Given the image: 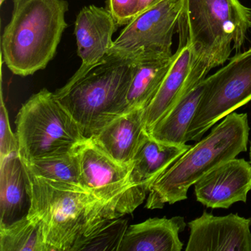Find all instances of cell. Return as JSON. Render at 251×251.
<instances>
[{"label":"cell","instance_id":"1","mask_svg":"<svg viewBox=\"0 0 251 251\" xmlns=\"http://www.w3.org/2000/svg\"><path fill=\"white\" fill-rule=\"evenodd\" d=\"M28 176L27 217L40 223L48 251H71L77 239L104 219L123 217L114 205L78 185Z\"/></svg>","mask_w":251,"mask_h":251},{"label":"cell","instance_id":"2","mask_svg":"<svg viewBox=\"0 0 251 251\" xmlns=\"http://www.w3.org/2000/svg\"><path fill=\"white\" fill-rule=\"evenodd\" d=\"M66 0H14L1 39L2 59L17 75L44 70L54 58L67 27Z\"/></svg>","mask_w":251,"mask_h":251},{"label":"cell","instance_id":"3","mask_svg":"<svg viewBox=\"0 0 251 251\" xmlns=\"http://www.w3.org/2000/svg\"><path fill=\"white\" fill-rule=\"evenodd\" d=\"M249 132L248 114L226 116L151 184L145 208H162L187 199L189 188L202 176L247 151Z\"/></svg>","mask_w":251,"mask_h":251},{"label":"cell","instance_id":"4","mask_svg":"<svg viewBox=\"0 0 251 251\" xmlns=\"http://www.w3.org/2000/svg\"><path fill=\"white\" fill-rule=\"evenodd\" d=\"M132 61L106 58L87 75L54 92L87 139L127 111Z\"/></svg>","mask_w":251,"mask_h":251},{"label":"cell","instance_id":"5","mask_svg":"<svg viewBox=\"0 0 251 251\" xmlns=\"http://www.w3.org/2000/svg\"><path fill=\"white\" fill-rule=\"evenodd\" d=\"M180 23L198 62L209 73L245 43L251 10L239 0H183Z\"/></svg>","mask_w":251,"mask_h":251},{"label":"cell","instance_id":"6","mask_svg":"<svg viewBox=\"0 0 251 251\" xmlns=\"http://www.w3.org/2000/svg\"><path fill=\"white\" fill-rule=\"evenodd\" d=\"M15 123L19 154L24 162L75 152L89 139L54 93L47 89L23 104Z\"/></svg>","mask_w":251,"mask_h":251},{"label":"cell","instance_id":"7","mask_svg":"<svg viewBox=\"0 0 251 251\" xmlns=\"http://www.w3.org/2000/svg\"><path fill=\"white\" fill-rule=\"evenodd\" d=\"M251 101V48L204 80V90L186 142H198L217 122Z\"/></svg>","mask_w":251,"mask_h":251},{"label":"cell","instance_id":"8","mask_svg":"<svg viewBox=\"0 0 251 251\" xmlns=\"http://www.w3.org/2000/svg\"><path fill=\"white\" fill-rule=\"evenodd\" d=\"M183 8V0H164L138 14L114 41L107 58L132 61L171 58Z\"/></svg>","mask_w":251,"mask_h":251},{"label":"cell","instance_id":"9","mask_svg":"<svg viewBox=\"0 0 251 251\" xmlns=\"http://www.w3.org/2000/svg\"><path fill=\"white\" fill-rule=\"evenodd\" d=\"M80 186L97 198L112 204L122 216L130 214L143 203L148 189L133 182V163L113 159L91 139L77 150Z\"/></svg>","mask_w":251,"mask_h":251},{"label":"cell","instance_id":"10","mask_svg":"<svg viewBox=\"0 0 251 251\" xmlns=\"http://www.w3.org/2000/svg\"><path fill=\"white\" fill-rule=\"evenodd\" d=\"M208 72L201 65L186 38H182L173 54L171 66L158 92L145 110L144 121L149 131L171 108L197 85L206 78Z\"/></svg>","mask_w":251,"mask_h":251},{"label":"cell","instance_id":"11","mask_svg":"<svg viewBox=\"0 0 251 251\" xmlns=\"http://www.w3.org/2000/svg\"><path fill=\"white\" fill-rule=\"evenodd\" d=\"M188 226L186 251H251V218L204 211Z\"/></svg>","mask_w":251,"mask_h":251},{"label":"cell","instance_id":"12","mask_svg":"<svg viewBox=\"0 0 251 251\" xmlns=\"http://www.w3.org/2000/svg\"><path fill=\"white\" fill-rule=\"evenodd\" d=\"M117 27L108 8L90 5L79 12L75 23V36L82 64L67 83L79 80L106 60Z\"/></svg>","mask_w":251,"mask_h":251},{"label":"cell","instance_id":"13","mask_svg":"<svg viewBox=\"0 0 251 251\" xmlns=\"http://www.w3.org/2000/svg\"><path fill=\"white\" fill-rule=\"evenodd\" d=\"M195 186L197 201L211 208H228L247 201L251 190V164L244 158H233L202 176Z\"/></svg>","mask_w":251,"mask_h":251},{"label":"cell","instance_id":"14","mask_svg":"<svg viewBox=\"0 0 251 251\" xmlns=\"http://www.w3.org/2000/svg\"><path fill=\"white\" fill-rule=\"evenodd\" d=\"M145 109L126 113L108 123L90 138L102 151L117 162L131 164L139 145L146 134Z\"/></svg>","mask_w":251,"mask_h":251},{"label":"cell","instance_id":"15","mask_svg":"<svg viewBox=\"0 0 251 251\" xmlns=\"http://www.w3.org/2000/svg\"><path fill=\"white\" fill-rule=\"evenodd\" d=\"M186 223L181 216L150 218L127 227L119 251H180L179 234Z\"/></svg>","mask_w":251,"mask_h":251},{"label":"cell","instance_id":"16","mask_svg":"<svg viewBox=\"0 0 251 251\" xmlns=\"http://www.w3.org/2000/svg\"><path fill=\"white\" fill-rule=\"evenodd\" d=\"M0 226L27 215L30 205L28 176L20 154L0 161Z\"/></svg>","mask_w":251,"mask_h":251},{"label":"cell","instance_id":"17","mask_svg":"<svg viewBox=\"0 0 251 251\" xmlns=\"http://www.w3.org/2000/svg\"><path fill=\"white\" fill-rule=\"evenodd\" d=\"M192 145L163 143L147 132L133 160L132 178L136 184L150 186Z\"/></svg>","mask_w":251,"mask_h":251},{"label":"cell","instance_id":"18","mask_svg":"<svg viewBox=\"0 0 251 251\" xmlns=\"http://www.w3.org/2000/svg\"><path fill=\"white\" fill-rule=\"evenodd\" d=\"M172 61L173 56L132 61L133 73L127 95V112L135 109H146L156 95Z\"/></svg>","mask_w":251,"mask_h":251},{"label":"cell","instance_id":"19","mask_svg":"<svg viewBox=\"0 0 251 251\" xmlns=\"http://www.w3.org/2000/svg\"><path fill=\"white\" fill-rule=\"evenodd\" d=\"M204 80L183 97L148 131L150 136L163 143L177 145L186 144V132L201 102L204 90Z\"/></svg>","mask_w":251,"mask_h":251},{"label":"cell","instance_id":"20","mask_svg":"<svg viewBox=\"0 0 251 251\" xmlns=\"http://www.w3.org/2000/svg\"><path fill=\"white\" fill-rule=\"evenodd\" d=\"M0 251H48L40 223L27 215L0 226Z\"/></svg>","mask_w":251,"mask_h":251},{"label":"cell","instance_id":"21","mask_svg":"<svg viewBox=\"0 0 251 251\" xmlns=\"http://www.w3.org/2000/svg\"><path fill=\"white\" fill-rule=\"evenodd\" d=\"M128 226L126 220L104 219L76 240L71 251H119Z\"/></svg>","mask_w":251,"mask_h":251},{"label":"cell","instance_id":"22","mask_svg":"<svg viewBox=\"0 0 251 251\" xmlns=\"http://www.w3.org/2000/svg\"><path fill=\"white\" fill-rule=\"evenodd\" d=\"M23 163L31 176L80 186L77 151L59 156Z\"/></svg>","mask_w":251,"mask_h":251},{"label":"cell","instance_id":"23","mask_svg":"<svg viewBox=\"0 0 251 251\" xmlns=\"http://www.w3.org/2000/svg\"><path fill=\"white\" fill-rule=\"evenodd\" d=\"M19 153V145L16 133L11 130L9 117L3 97L0 107V161L11 154Z\"/></svg>","mask_w":251,"mask_h":251},{"label":"cell","instance_id":"24","mask_svg":"<svg viewBox=\"0 0 251 251\" xmlns=\"http://www.w3.org/2000/svg\"><path fill=\"white\" fill-rule=\"evenodd\" d=\"M140 0H108V9L117 26H126L139 13Z\"/></svg>","mask_w":251,"mask_h":251},{"label":"cell","instance_id":"25","mask_svg":"<svg viewBox=\"0 0 251 251\" xmlns=\"http://www.w3.org/2000/svg\"><path fill=\"white\" fill-rule=\"evenodd\" d=\"M162 1H164V0H140V6H139L138 14H141V13L149 9V8H152V7L158 5Z\"/></svg>","mask_w":251,"mask_h":251},{"label":"cell","instance_id":"26","mask_svg":"<svg viewBox=\"0 0 251 251\" xmlns=\"http://www.w3.org/2000/svg\"><path fill=\"white\" fill-rule=\"evenodd\" d=\"M250 162L251 164V148H250Z\"/></svg>","mask_w":251,"mask_h":251},{"label":"cell","instance_id":"27","mask_svg":"<svg viewBox=\"0 0 251 251\" xmlns=\"http://www.w3.org/2000/svg\"><path fill=\"white\" fill-rule=\"evenodd\" d=\"M5 1H6V0H0V5H2V4H3Z\"/></svg>","mask_w":251,"mask_h":251}]
</instances>
